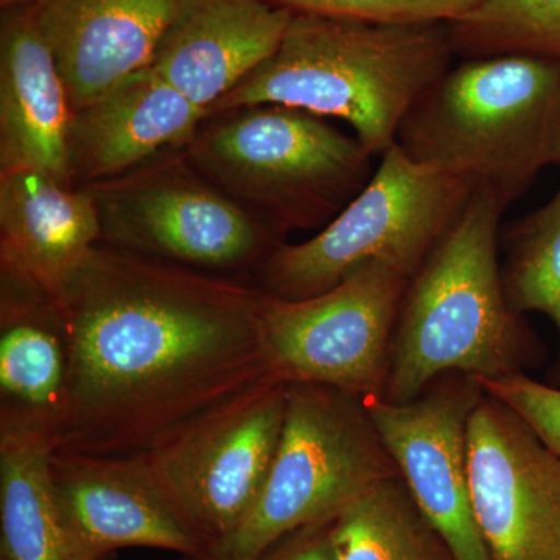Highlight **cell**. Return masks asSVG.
I'll return each mask as SVG.
<instances>
[{"mask_svg":"<svg viewBox=\"0 0 560 560\" xmlns=\"http://www.w3.org/2000/svg\"><path fill=\"white\" fill-rule=\"evenodd\" d=\"M264 298L259 287L97 243L51 300L68 350L54 451L149 452L271 375Z\"/></svg>","mask_w":560,"mask_h":560,"instance_id":"cell-1","label":"cell"},{"mask_svg":"<svg viewBox=\"0 0 560 560\" xmlns=\"http://www.w3.org/2000/svg\"><path fill=\"white\" fill-rule=\"evenodd\" d=\"M482 394L477 377L448 372L405 404L363 399L400 477L455 560H492L475 517L467 467V427Z\"/></svg>","mask_w":560,"mask_h":560,"instance_id":"cell-12","label":"cell"},{"mask_svg":"<svg viewBox=\"0 0 560 560\" xmlns=\"http://www.w3.org/2000/svg\"><path fill=\"white\" fill-rule=\"evenodd\" d=\"M471 194L466 180L411 161L394 143L366 187L315 237L280 243L261 261L259 289L282 300H307L374 261L412 278Z\"/></svg>","mask_w":560,"mask_h":560,"instance_id":"cell-7","label":"cell"},{"mask_svg":"<svg viewBox=\"0 0 560 560\" xmlns=\"http://www.w3.org/2000/svg\"><path fill=\"white\" fill-rule=\"evenodd\" d=\"M49 431L0 415V560H90L58 510Z\"/></svg>","mask_w":560,"mask_h":560,"instance_id":"cell-20","label":"cell"},{"mask_svg":"<svg viewBox=\"0 0 560 560\" xmlns=\"http://www.w3.org/2000/svg\"><path fill=\"white\" fill-rule=\"evenodd\" d=\"M396 143L411 161L508 208L541 171L560 165V62L467 58L423 92Z\"/></svg>","mask_w":560,"mask_h":560,"instance_id":"cell-4","label":"cell"},{"mask_svg":"<svg viewBox=\"0 0 560 560\" xmlns=\"http://www.w3.org/2000/svg\"><path fill=\"white\" fill-rule=\"evenodd\" d=\"M329 526L330 522L294 530L257 560H335Z\"/></svg>","mask_w":560,"mask_h":560,"instance_id":"cell-26","label":"cell"},{"mask_svg":"<svg viewBox=\"0 0 560 560\" xmlns=\"http://www.w3.org/2000/svg\"><path fill=\"white\" fill-rule=\"evenodd\" d=\"M186 153L210 183L280 235L323 230L375 172V156L355 135L282 105L212 114Z\"/></svg>","mask_w":560,"mask_h":560,"instance_id":"cell-5","label":"cell"},{"mask_svg":"<svg viewBox=\"0 0 560 560\" xmlns=\"http://www.w3.org/2000/svg\"><path fill=\"white\" fill-rule=\"evenodd\" d=\"M501 267L506 300L515 312H539L560 337V190L547 205L514 221Z\"/></svg>","mask_w":560,"mask_h":560,"instance_id":"cell-23","label":"cell"},{"mask_svg":"<svg viewBox=\"0 0 560 560\" xmlns=\"http://www.w3.org/2000/svg\"><path fill=\"white\" fill-rule=\"evenodd\" d=\"M50 480L62 522L88 559L147 547L210 560L208 540L162 488L143 453L94 456L54 451Z\"/></svg>","mask_w":560,"mask_h":560,"instance_id":"cell-13","label":"cell"},{"mask_svg":"<svg viewBox=\"0 0 560 560\" xmlns=\"http://www.w3.org/2000/svg\"><path fill=\"white\" fill-rule=\"evenodd\" d=\"M335 560H455L399 475L375 482L330 522Z\"/></svg>","mask_w":560,"mask_h":560,"instance_id":"cell-21","label":"cell"},{"mask_svg":"<svg viewBox=\"0 0 560 560\" xmlns=\"http://www.w3.org/2000/svg\"><path fill=\"white\" fill-rule=\"evenodd\" d=\"M410 276L374 261L340 285L307 298L265 293L261 338L272 377L383 397L390 341Z\"/></svg>","mask_w":560,"mask_h":560,"instance_id":"cell-10","label":"cell"},{"mask_svg":"<svg viewBox=\"0 0 560 560\" xmlns=\"http://www.w3.org/2000/svg\"><path fill=\"white\" fill-rule=\"evenodd\" d=\"M291 18L270 0H180L150 66L209 113L278 49Z\"/></svg>","mask_w":560,"mask_h":560,"instance_id":"cell-15","label":"cell"},{"mask_svg":"<svg viewBox=\"0 0 560 560\" xmlns=\"http://www.w3.org/2000/svg\"><path fill=\"white\" fill-rule=\"evenodd\" d=\"M81 187L97 206L103 243L147 259L217 275L257 268L283 243L198 172L186 150Z\"/></svg>","mask_w":560,"mask_h":560,"instance_id":"cell-8","label":"cell"},{"mask_svg":"<svg viewBox=\"0 0 560 560\" xmlns=\"http://www.w3.org/2000/svg\"><path fill=\"white\" fill-rule=\"evenodd\" d=\"M0 415L54 427L65 404L68 350L50 296L0 276Z\"/></svg>","mask_w":560,"mask_h":560,"instance_id":"cell-19","label":"cell"},{"mask_svg":"<svg viewBox=\"0 0 560 560\" xmlns=\"http://www.w3.org/2000/svg\"><path fill=\"white\" fill-rule=\"evenodd\" d=\"M445 22L378 24L293 14L278 49L208 116L282 105L338 119L382 158L423 92L452 68Z\"/></svg>","mask_w":560,"mask_h":560,"instance_id":"cell-2","label":"cell"},{"mask_svg":"<svg viewBox=\"0 0 560 560\" xmlns=\"http://www.w3.org/2000/svg\"><path fill=\"white\" fill-rule=\"evenodd\" d=\"M455 55H525L560 62V0H485L448 22Z\"/></svg>","mask_w":560,"mask_h":560,"instance_id":"cell-22","label":"cell"},{"mask_svg":"<svg viewBox=\"0 0 560 560\" xmlns=\"http://www.w3.org/2000/svg\"><path fill=\"white\" fill-rule=\"evenodd\" d=\"M489 396L503 401L560 455V389L529 378L525 372L478 378Z\"/></svg>","mask_w":560,"mask_h":560,"instance_id":"cell-25","label":"cell"},{"mask_svg":"<svg viewBox=\"0 0 560 560\" xmlns=\"http://www.w3.org/2000/svg\"><path fill=\"white\" fill-rule=\"evenodd\" d=\"M101 241L97 206L84 187L38 168L0 172V276L54 300Z\"/></svg>","mask_w":560,"mask_h":560,"instance_id":"cell-17","label":"cell"},{"mask_svg":"<svg viewBox=\"0 0 560 560\" xmlns=\"http://www.w3.org/2000/svg\"><path fill=\"white\" fill-rule=\"evenodd\" d=\"M180 0H39L36 21L73 113L150 66Z\"/></svg>","mask_w":560,"mask_h":560,"instance_id":"cell-16","label":"cell"},{"mask_svg":"<svg viewBox=\"0 0 560 560\" xmlns=\"http://www.w3.org/2000/svg\"><path fill=\"white\" fill-rule=\"evenodd\" d=\"M471 504L492 560H560V455L482 394L467 427Z\"/></svg>","mask_w":560,"mask_h":560,"instance_id":"cell-11","label":"cell"},{"mask_svg":"<svg viewBox=\"0 0 560 560\" xmlns=\"http://www.w3.org/2000/svg\"><path fill=\"white\" fill-rule=\"evenodd\" d=\"M293 14L378 22L425 24L453 22L477 9L485 0H270Z\"/></svg>","mask_w":560,"mask_h":560,"instance_id":"cell-24","label":"cell"},{"mask_svg":"<svg viewBox=\"0 0 560 560\" xmlns=\"http://www.w3.org/2000/svg\"><path fill=\"white\" fill-rule=\"evenodd\" d=\"M73 110L35 5L2 11L0 22V172L38 168L70 184Z\"/></svg>","mask_w":560,"mask_h":560,"instance_id":"cell-18","label":"cell"},{"mask_svg":"<svg viewBox=\"0 0 560 560\" xmlns=\"http://www.w3.org/2000/svg\"><path fill=\"white\" fill-rule=\"evenodd\" d=\"M289 383L268 377L213 405L143 453L165 492L212 548L259 500L285 422Z\"/></svg>","mask_w":560,"mask_h":560,"instance_id":"cell-9","label":"cell"},{"mask_svg":"<svg viewBox=\"0 0 560 560\" xmlns=\"http://www.w3.org/2000/svg\"><path fill=\"white\" fill-rule=\"evenodd\" d=\"M208 119L151 66L73 113L68 138L72 186L117 178L162 154L186 150Z\"/></svg>","mask_w":560,"mask_h":560,"instance_id":"cell-14","label":"cell"},{"mask_svg":"<svg viewBox=\"0 0 560 560\" xmlns=\"http://www.w3.org/2000/svg\"><path fill=\"white\" fill-rule=\"evenodd\" d=\"M39 0H0V5H2V10L13 9V7H27V5H36Z\"/></svg>","mask_w":560,"mask_h":560,"instance_id":"cell-27","label":"cell"},{"mask_svg":"<svg viewBox=\"0 0 560 560\" xmlns=\"http://www.w3.org/2000/svg\"><path fill=\"white\" fill-rule=\"evenodd\" d=\"M504 206L474 191L410 279L390 341L382 399L405 404L448 372L497 378L544 360V346L503 290L499 230Z\"/></svg>","mask_w":560,"mask_h":560,"instance_id":"cell-3","label":"cell"},{"mask_svg":"<svg viewBox=\"0 0 560 560\" xmlns=\"http://www.w3.org/2000/svg\"><path fill=\"white\" fill-rule=\"evenodd\" d=\"M399 475L364 400L316 383H289L270 474L248 517L210 560H257L283 537L329 523L375 482Z\"/></svg>","mask_w":560,"mask_h":560,"instance_id":"cell-6","label":"cell"}]
</instances>
